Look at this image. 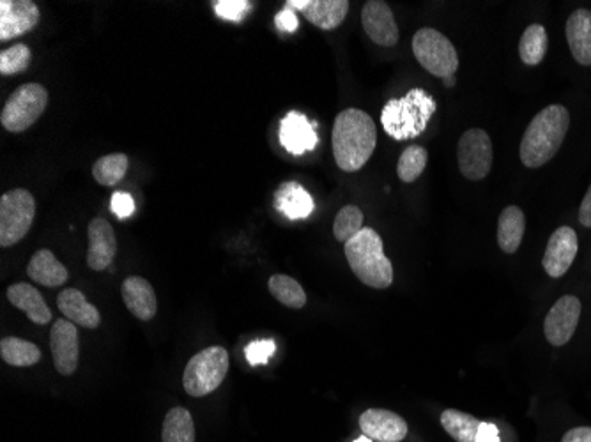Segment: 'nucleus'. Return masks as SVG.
<instances>
[{"label": "nucleus", "instance_id": "obj_1", "mask_svg": "<svg viewBox=\"0 0 591 442\" xmlns=\"http://www.w3.org/2000/svg\"><path fill=\"white\" fill-rule=\"evenodd\" d=\"M331 142L337 167L344 172H358L376 149V122L360 108H347L335 119Z\"/></svg>", "mask_w": 591, "mask_h": 442}, {"label": "nucleus", "instance_id": "obj_40", "mask_svg": "<svg viewBox=\"0 0 591 442\" xmlns=\"http://www.w3.org/2000/svg\"><path fill=\"white\" fill-rule=\"evenodd\" d=\"M579 223L586 227V229H591V186L586 191V195H584L583 202H581V207H579Z\"/></svg>", "mask_w": 591, "mask_h": 442}, {"label": "nucleus", "instance_id": "obj_34", "mask_svg": "<svg viewBox=\"0 0 591 442\" xmlns=\"http://www.w3.org/2000/svg\"><path fill=\"white\" fill-rule=\"evenodd\" d=\"M32 54L27 45H15L0 52V75L11 77L31 66Z\"/></svg>", "mask_w": 591, "mask_h": 442}, {"label": "nucleus", "instance_id": "obj_21", "mask_svg": "<svg viewBox=\"0 0 591 442\" xmlns=\"http://www.w3.org/2000/svg\"><path fill=\"white\" fill-rule=\"evenodd\" d=\"M6 296H8L9 303L18 310H22L29 317V321L34 324L45 326L48 322H52V312L45 303V299L39 294V290L29 283L11 285L8 287Z\"/></svg>", "mask_w": 591, "mask_h": 442}, {"label": "nucleus", "instance_id": "obj_2", "mask_svg": "<svg viewBox=\"0 0 591 442\" xmlns=\"http://www.w3.org/2000/svg\"><path fill=\"white\" fill-rule=\"evenodd\" d=\"M570 128V114L563 105H549L531 119L519 147L522 165L544 167L560 151Z\"/></svg>", "mask_w": 591, "mask_h": 442}, {"label": "nucleus", "instance_id": "obj_35", "mask_svg": "<svg viewBox=\"0 0 591 442\" xmlns=\"http://www.w3.org/2000/svg\"><path fill=\"white\" fill-rule=\"evenodd\" d=\"M213 6H215L216 15L229 22H241L252 8L248 0H215Z\"/></svg>", "mask_w": 591, "mask_h": 442}, {"label": "nucleus", "instance_id": "obj_42", "mask_svg": "<svg viewBox=\"0 0 591 442\" xmlns=\"http://www.w3.org/2000/svg\"><path fill=\"white\" fill-rule=\"evenodd\" d=\"M443 84H445L446 87H453V85H455V77L443 78Z\"/></svg>", "mask_w": 591, "mask_h": 442}, {"label": "nucleus", "instance_id": "obj_14", "mask_svg": "<svg viewBox=\"0 0 591 442\" xmlns=\"http://www.w3.org/2000/svg\"><path fill=\"white\" fill-rule=\"evenodd\" d=\"M39 23V8L31 0L0 2V41L24 36Z\"/></svg>", "mask_w": 591, "mask_h": 442}, {"label": "nucleus", "instance_id": "obj_19", "mask_svg": "<svg viewBox=\"0 0 591 442\" xmlns=\"http://www.w3.org/2000/svg\"><path fill=\"white\" fill-rule=\"evenodd\" d=\"M124 305L130 310L133 317L139 321H151L156 312H158V303H156V294L151 287V283L140 278V276H130L123 282Z\"/></svg>", "mask_w": 591, "mask_h": 442}, {"label": "nucleus", "instance_id": "obj_30", "mask_svg": "<svg viewBox=\"0 0 591 442\" xmlns=\"http://www.w3.org/2000/svg\"><path fill=\"white\" fill-rule=\"evenodd\" d=\"M268 289L271 292V296L277 299L278 303L287 306V308L300 310V308L307 305L305 289L294 278H291V276H271L268 282Z\"/></svg>", "mask_w": 591, "mask_h": 442}, {"label": "nucleus", "instance_id": "obj_23", "mask_svg": "<svg viewBox=\"0 0 591 442\" xmlns=\"http://www.w3.org/2000/svg\"><path fill=\"white\" fill-rule=\"evenodd\" d=\"M275 207L289 220H303L314 211V199L301 184L289 181L275 191Z\"/></svg>", "mask_w": 591, "mask_h": 442}, {"label": "nucleus", "instance_id": "obj_15", "mask_svg": "<svg viewBox=\"0 0 591 442\" xmlns=\"http://www.w3.org/2000/svg\"><path fill=\"white\" fill-rule=\"evenodd\" d=\"M285 6L301 11L308 22L323 31L340 27L349 13L347 0H287Z\"/></svg>", "mask_w": 591, "mask_h": 442}, {"label": "nucleus", "instance_id": "obj_16", "mask_svg": "<svg viewBox=\"0 0 591 442\" xmlns=\"http://www.w3.org/2000/svg\"><path fill=\"white\" fill-rule=\"evenodd\" d=\"M363 435L377 442H400L407 437V423L402 416L386 409H369L360 416Z\"/></svg>", "mask_w": 591, "mask_h": 442}, {"label": "nucleus", "instance_id": "obj_3", "mask_svg": "<svg viewBox=\"0 0 591 442\" xmlns=\"http://www.w3.org/2000/svg\"><path fill=\"white\" fill-rule=\"evenodd\" d=\"M346 259L363 285L372 289H388L393 283V266L384 255L383 239L374 229H361L347 241Z\"/></svg>", "mask_w": 591, "mask_h": 442}, {"label": "nucleus", "instance_id": "obj_27", "mask_svg": "<svg viewBox=\"0 0 591 442\" xmlns=\"http://www.w3.org/2000/svg\"><path fill=\"white\" fill-rule=\"evenodd\" d=\"M0 356L11 366L18 368H27V366L36 365L41 361V351L38 345L32 342L16 338V336H6L0 342Z\"/></svg>", "mask_w": 591, "mask_h": 442}, {"label": "nucleus", "instance_id": "obj_32", "mask_svg": "<svg viewBox=\"0 0 591 442\" xmlns=\"http://www.w3.org/2000/svg\"><path fill=\"white\" fill-rule=\"evenodd\" d=\"M429 153L422 145H411L404 153L400 154L399 165H397V176L402 183H415L418 177L422 176L423 170L427 167Z\"/></svg>", "mask_w": 591, "mask_h": 442}, {"label": "nucleus", "instance_id": "obj_29", "mask_svg": "<svg viewBox=\"0 0 591 442\" xmlns=\"http://www.w3.org/2000/svg\"><path fill=\"white\" fill-rule=\"evenodd\" d=\"M547 48H549V38L544 25L533 23L524 31L519 41L521 61L528 66H538L544 61Z\"/></svg>", "mask_w": 591, "mask_h": 442}, {"label": "nucleus", "instance_id": "obj_18", "mask_svg": "<svg viewBox=\"0 0 591 442\" xmlns=\"http://www.w3.org/2000/svg\"><path fill=\"white\" fill-rule=\"evenodd\" d=\"M280 142L296 156L314 151L319 142L314 122L308 121L307 115L300 112H289L280 124Z\"/></svg>", "mask_w": 591, "mask_h": 442}, {"label": "nucleus", "instance_id": "obj_43", "mask_svg": "<svg viewBox=\"0 0 591 442\" xmlns=\"http://www.w3.org/2000/svg\"><path fill=\"white\" fill-rule=\"evenodd\" d=\"M354 442H374L372 439H369L367 435H361L360 439H356Z\"/></svg>", "mask_w": 591, "mask_h": 442}, {"label": "nucleus", "instance_id": "obj_9", "mask_svg": "<svg viewBox=\"0 0 591 442\" xmlns=\"http://www.w3.org/2000/svg\"><path fill=\"white\" fill-rule=\"evenodd\" d=\"M491 137L480 128H473L462 135L457 147V163L462 176L469 181H482L492 168Z\"/></svg>", "mask_w": 591, "mask_h": 442}, {"label": "nucleus", "instance_id": "obj_5", "mask_svg": "<svg viewBox=\"0 0 591 442\" xmlns=\"http://www.w3.org/2000/svg\"><path fill=\"white\" fill-rule=\"evenodd\" d=\"M229 372V352L220 345L195 354L185 368L183 388L190 397H208L220 388Z\"/></svg>", "mask_w": 591, "mask_h": 442}, {"label": "nucleus", "instance_id": "obj_41", "mask_svg": "<svg viewBox=\"0 0 591 442\" xmlns=\"http://www.w3.org/2000/svg\"><path fill=\"white\" fill-rule=\"evenodd\" d=\"M561 442H591V427H577L568 430Z\"/></svg>", "mask_w": 591, "mask_h": 442}, {"label": "nucleus", "instance_id": "obj_24", "mask_svg": "<svg viewBox=\"0 0 591 442\" xmlns=\"http://www.w3.org/2000/svg\"><path fill=\"white\" fill-rule=\"evenodd\" d=\"M27 275L32 282L39 283L43 287H50V289L61 287L70 278L68 269L55 259L54 253L45 250V248L32 255L31 262L27 266Z\"/></svg>", "mask_w": 591, "mask_h": 442}, {"label": "nucleus", "instance_id": "obj_11", "mask_svg": "<svg viewBox=\"0 0 591 442\" xmlns=\"http://www.w3.org/2000/svg\"><path fill=\"white\" fill-rule=\"evenodd\" d=\"M50 349L54 356V365L61 375H73L77 372L80 359V343H78V329L68 319L54 322L50 331Z\"/></svg>", "mask_w": 591, "mask_h": 442}, {"label": "nucleus", "instance_id": "obj_37", "mask_svg": "<svg viewBox=\"0 0 591 442\" xmlns=\"http://www.w3.org/2000/svg\"><path fill=\"white\" fill-rule=\"evenodd\" d=\"M273 352H275V343L271 342V340L250 343L246 347V359L250 361V365H261V363L268 361Z\"/></svg>", "mask_w": 591, "mask_h": 442}, {"label": "nucleus", "instance_id": "obj_39", "mask_svg": "<svg viewBox=\"0 0 591 442\" xmlns=\"http://www.w3.org/2000/svg\"><path fill=\"white\" fill-rule=\"evenodd\" d=\"M478 442H501L498 427L494 423L482 421L478 428Z\"/></svg>", "mask_w": 591, "mask_h": 442}, {"label": "nucleus", "instance_id": "obj_20", "mask_svg": "<svg viewBox=\"0 0 591 442\" xmlns=\"http://www.w3.org/2000/svg\"><path fill=\"white\" fill-rule=\"evenodd\" d=\"M57 306L62 315L73 322L75 326L85 329H96L101 324V315L96 306L91 305L84 294L78 289H64L59 298Z\"/></svg>", "mask_w": 591, "mask_h": 442}, {"label": "nucleus", "instance_id": "obj_36", "mask_svg": "<svg viewBox=\"0 0 591 442\" xmlns=\"http://www.w3.org/2000/svg\"><path fill=\"white\" fill-rule=\"evenodd\" d=\"M110 209H112V213L116 214L117 220H126V218H130L131 214L135 213V200H133L130 193L117 191L110 200Z\"/></svg>", "mask_w": 591, "mask_h": 442}, {"label": "nucleus", "instance_id": "obj_28", "mask_svg": "<svg viewBox=\"0 0 591 442\" xmlns=\"http://www.w3.org/2000/svg\"><path fill=\"white\" fill-rule=\"evenodd\" d=\"M162 442H195V425L188 409L174 407L167 412L163 420Z\"/></svg>", "mask_w": 591, "mask_h": 442}, {"label": "nucleus", "instance_id": "obj_17", "mask_svg": "<svg viewBox=\"0 0 591 442\" xmlns=\"http://www.w3.org/2000/svg\"><path fill=\"white\" fill-rule=\"evenodd\" d=\"M89 250H87V266L93 271H105L117 253V239L112 225L103 218H94L87 229Z\"/></svg>", "mask_w": 591, "mask_h": 442}, {"label": "nucleus", "instance_id": "obj_38", "mask_svg": "<svg viewBox=\"0 0 591 442\" xmlns=\"http://www.w3.org/2000/svg\"><path fill=\"white\" fill-rule=\"evenodd\" d=\"M275 23H277L278 31L294 32L298 29V23L300 22H298V16L294 13V9L285 6L284 11H280L277 18H275Z\"/></svg>", "mask_w": 591, "mask_h": 442}, {"label": "nucleus", "instance_id": "obj_25", "mask_svg": "<svg viewBox=\"0 0 591 442\" xmlns=\"http://www.w3.org/2000/svg\"><path fill=\"white\" fill-rule=\"evenodd\" d=\"M526 232V216L521 207L508 206L501 211L498 220V244L501 252L515 253L519 250Z\"/></svg>", "mask_w": 591, "mask_h": 442}, {"label": "nucleus", "instance_id": "obj_7", "mask_svg": "<svg viewBox=\"0 0 591 442\" xmlns=\"http://www.w3.org/2000/svg\"><path fill=\"white\" fill-rule=\"evenodd\" d=\"M413 54L416 61L422 64V68L427 69L434 77H453L459 69V55L452 41L446 38L445 34L430 27H423L416 32L413 38Z\"/></svg>", "mask_w": 591, "mask_h": 442}, {"label": "nucleus", "instance_id": "obj_33", "mask_svg": "<svg viewBox=\"0 0 591 442\" xmlns=\"http://www.w3.org/2000/svg\"><path fill=\"white\" fill-rule=\"evenodd\" d=\"M363 229V213L358 206L342 207L333 221V236L346 244Z\"/></svg>", "mask_w": 591, "mask_h": 442}, {"label": "nucleus", "instance_id": "obj_13", "mask_svg": "<svg viewBox=\"0 0 591 442\" xmlns=\"http://www.w3.org/2000/svg\"><path fill=\"white\" fill-rule=\"evenodd\" d=\"M361 22L376 45L392 48L399 43V27L395 16L383 0H369L361 9Z\"/></svg>", "mask_w": 591, "mask_h": 442}, {"label": "nucleus", "instance_id": "obj_4", "mask_svg": "<svg viewBox=\"0 0 591 442\" xmlns=\"http://www.w3.org/2000/svg\"><path fill=\"white\" fill-rule=\"evenodd\" d=\"M436 101L422 89L407 92L404 98L386 103L381 122L390 137L395 140H409L422 135L430 117L436 114Z\"/></svg>", "mask_w": 591, "mask_h": 442}, {"label": "nucleus", "instance_id": "obj_6", "mask_svg": "<svg viewBox=\"0 0 591 442\" xmlns=\"http://www.w3.org/2000/svg\"><path fill=\"white\" fill-rule=\"evenodd\" d=\"M36 200L31 191L11 190L0 199V246L9 248L20 243L32 227Z\"/></svg>", "mask_w": 591, "mask_h": 442}, {"label": "nucleus", "instance_id": "obj_10", "mask_svg": "<svg viewBox=\"0 0 591 442\" xmlns=\"http://www.w3.org/2000/svg\"><path fill=\"white\" fill-rule=\"evenodd\" d=\"M581 317V301L576 296H563L554 303L544 321V335L554 347L567 345L576 333Z\"/></svg>", "mask_w": 591, "mask_h": 442}, {"label": "nucleus", "instance_id": "obj_12", "mask_svg": "<svg viewBox=\"0 0 591 442\" xmlns=\"http://www.w3.org/2000/svg\"><path fill=\"white\" fill-rule=\"evenodd\" d=\"M577 252H579V241H577L576 230L570 227L554 230L553 236L549 237L544 259H542L545 273L551 278L567 275L568 269L576 260Z\"/></svg>", "mask_w": 591, "mask_h": 442}, {"label": "nucleus", "instance_id": "obj_22", "mask_svg": "<svg viewBox=\"0 0 591 442\" xmlns=\"http://www.w3.org/2000/svg\"><path fill=\"white\" fill-rule=\"evenodd\" d=\"M567 41L572 57L581 66H591V11L576 9L567 20Z\"/></svg>", "mask_w": 591, "mask_h": 442}, {"label": "nucleus", "instance_id": "obj_8", "mask_svg": "<svg viewBox=\"0 0 591 442\" xmlns=\"http://www.w3.org/2000/svg\"><path fill=\"white\" fill-rule=\"evenodd\" d=\"M47 105L48 91L43 85H20L16 91L11 92L2 108L0 122L9 133H22L38 121Z\"/></svg>", "mask_w": 591, "mask_h": 442}, {"label": "nucleus", "instance_id": "obj_31", "mask_svg": "<svg viewBox=\"0 0 591 442\" xmlns=\"http://www.w3.org/2000/svg\"><path fill=\"white\" fill-rule=\"evenodd\" d=\"M130 160L123 153L107 154L93 165V177L101 186H117L128 172Z\"/></svg>", "mask_w": 591, "mask_h": 442}, {"label": "nucleus", "instance_id": "obj_26", "mask_svg": "<svg viewBox=\"0 0 591 442\" xmlns=\"http://www.w3.org/2000/svg\"><path fill=\"white\" fill-rule=\"evenodd\" d=\"M480 423L475 416L457 409H446L441 414V427L455 442H478Z\"/></svg>", "mask_w": 591, "mask_h": 442}]
</instances>
